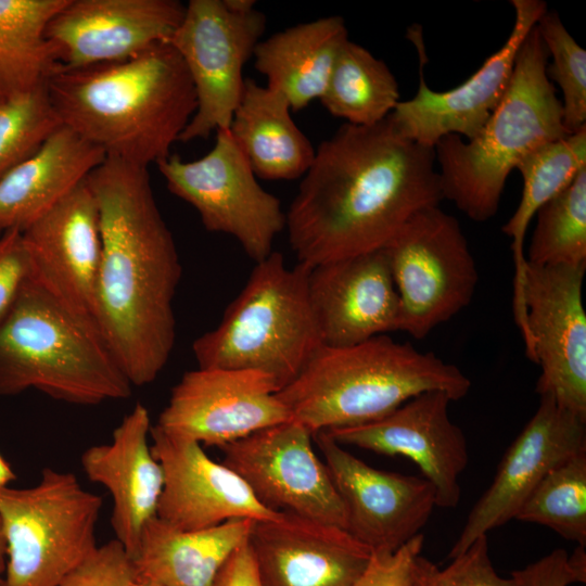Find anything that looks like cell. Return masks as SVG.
Instances as JSON below:
<instances>
[{
  "label": "cell",
  "mask_w": 586,
  "mask_h": 586,
  "mask_svg": "<svg viewBox=\"0 0 586 586\" xmlns=\"http://www.w3.org/2000/svg\"><path fill=\"white\" fill-rule=\"evenodd\" d=\"M442 201L434 149L390 117L344 124L316 149L285 228L298 263L313 267L384 247L412 215Z\"/></svg>",
  "instance_id": "obj_1"
},
{
  "label": "cell",
  "mask_w": 586,
  "mask_h": 586,
  "mask_svg": "<svg viewBox=\"0 0 586 586\" xmlns=\"http://www.w3.org/2000/svg\"><path fill=\"white\" fill-rule=\"evenodd\" d=\"M99 209L93 318L131 385L153 382L176 339L182 268L148 167L105 157L86 178Z\"/></svg>",
  "instance_id": "obj_2"
},
{
  "label": "cell",
  "mask_w": 586,
  "mask_h": 586,
  "mask_svg": "<svg viewBox=\"0 0 586 586\" xmlns=\"http://www.w3.org/2000/svg\"><path fill=\"white\" fill-rule=\"evenodd\" d=\"M46 88L62 125L106 157L144 167L171 154L196 110L189 73L168 42L120 62L59 68Z\"/></svg>",
  "instance_id": "obj_3"
},
{
  "label": "cell",
  "mask_w": 586,
  "mask_h": 586,
  "mask_svg": "<svg viewBox=\"0 0 586 586\" xmlns=\"http://www.w3.org/2000/svg\"><path fill=\"white\" fill-rule=\"evenodd\" d=\"M470 388L457 366L382 334L349 346L322 345L277 394L291 420L315 434L379 420L424 392L441 391L454 402Z\"/></svg>",
  "instance_id": "obj_4"
},
{
  "label": "cell",
  "mask_w": 586,
  "mask_h": 586,
  "mask_svg": "<svg viewBox=\"0 0 586 586\" xmlns=\"http://www.w3.org/2000/svg\"><path fill=\"white\" fill-rule=\"evenodd\" d=\"M131 387L93 317L72 308L33 273L0 323V396L36 390L94 406L127 399Z\"/></svg>",
  "instance_id": "obj_5"
},
{
  "label": "cell",
  "mask_w": 586,
  "mask_h": 586,
  "mask_svg": "<svg viewBox=\"0 0 586 586\" xmlns=\"http://www.w3.org/2000/svg\"><path fill=\"white\" fill-rule=\"evenodd\" d=\"M548 54L536 25L524 38L508 88L482 129L434 146L443 200L484 222L498 211L507 178L536 148L566 135L561 100L546 74Z\"/></svg>",
  "instance_id": "obj_6"
},
{
  "label": "cell",
  "mask_w": 586,
  "mask_h": 586,
  "mask_svg": "<svg viewBox=\"0 0 586 586\" xmlns=\"http://www.w3.org/2000/svg\"><path fill=\"white\" fill-rule=\"evenodd\" d=\"M310 268H290L278 252L256 263L218 326L193 342L199 368L263 371L279 391L291 383L323 345L309 297Z\"/></svg>",
  "instance_id": "obj_7"
},
{
  "label": "cell",
  "mask_w": 586,
  "mask_h": 586,
  "mask_svg": "<svg viewBox=\"0 0 586 586\" xmlns=\"http://www.w3.org/2000/svg\"><path fill=\"white\" fill-rule=\"evenodd\" d=\"M101 496L75 474L52 468L34 486L0 487L7 545L2 586H56L98 547Z\"/></svg>",
  "instance_id": "obj_8"
},
{
  "label": "cell",
  "mask_w": 586,
  "mask_h": 586,
  "mask_svg": "<svg viewBox=\"0 0 586 586\" xmlns=\"http://www.w3.org/2000/svg\"><path fill=\"white\" fill-rule=\"evenodd\" d=\"M383 249L399 300L397 330L424 339L471 303L477 268L459 221L440 205L412 215Z\"/></svg>",
  "instance_id": "obj_9"
},
{
  "label": "cell",
  "mask_w": 586,
  "mask_h": 586,
  "mask_svg": "<svg viewBox=\"0 0 586 586\" xmlns=\"http://www.w3.org/2000/svg\"><path fill=\"white\" fill-rule=\"evenodd\" d=\"M215 135L214 146L201 158L170 154L156 166L167 189L199 213L207 231L233 237L258 263L285 228V213L280 200L258 183L228 129Z\"/></svg>",
  "instance_id": "obj_10"
},
{
  "label": "cell",
  "mask_w": 586,
  "mask_h": 586,
  "mask_svg": "<svg viewBox=\"0 0 586 586\" xmlns=\"http://www.w3.org/2000/svg\"><path fill=\"white\" fill-rule=\"evenodd\" d=\"M256 9L240 12L225 0H190L168 43L180 55L192 81L196 110L179 141L206 139L228 129L240 103L243 68L266 29Z\"/></svg>",
  "instance_id": "obj_11"
},
{
  "label": "cell",
  "mask_w": 586,
  "mask_h": 586,
  "mask_svg": "<svg viewBox=\"0 0 586 586\" xmlns=\"http://www.w3.org/2000/svg\"><path fill=\"white\" fill-rule=\"evenodd\" d=\"M586 264L537 266L526 262L523 303L530 336L525 355L540 368L539 396L586 419Z\"/></svg>",
  "instance_id": "obj_12"
},
{
  "label": "cell",
  "mask_w": 586,
  "mask_h": 586,
  "mask_svg": "<svg viewBox=\"0 0 586 586\" xmlns=\"http://www.w3.org/2000/svg\"><path fill=\"white\" fill-rule=\"evenodd\" d=\"M305 425L289 420L219 448L222 463L265 507L346 530L343 501Z\"/></svg>",
  "instance_id": "obj_13"
},
{
  "label": "cell",
  "mask_w": 586,
  "mask_h": 586,
  "mask_svg": "<svg viewBox=\"0 0 586 586\" xmlns=\"http://www.w3.org/2000/svg\"><path fill=\"white\" fill-rule=\"evenodd\" d=\"M278 391L275 379L263 371L198 367L173 387L155 426L201 445L221 447L291 420Z\"/></svg>",
  "instance_id": "obj_14"
},
{
  "label": "cell",
  "mask_w": 586,
  "mask_h": 586,
  "mask_svg": "<svg viewBox=\"0 0 586 586\" xmlns=\"http://www.w3.org/2000/svg\"><path fill=\"white\" fill-rule=\"evenodd\" d=\"M511 4L515 18L506 42L470 78L447 91H433L426 85L422 34L409 29L419 54V89L410 100L399 101L388 115L405 137L434 149L444 136L458 135L469 140L482 129L508 88L524 38L547 11L546 2L540 0H512Z\"/></svg>",
  "instance_id": "obj_15"
},
{
  "label": "cell",
  "mask_w": 586,
  "mask_h": 586,
  "mask_svg": "<svg viewBox=\"0 0 586 586\" xmlns=\"http://www.w3.org/2000/svg\"><path fill=\"white\" fill-rule=\"evenodd\" d=\"M313 436L343 501L351 535L372 552H394L421 533L436 507L426 479L375 469L324 431Z\"/></svg>",
  "instance_id": "obj_16"
},
{
  "label": "cell",
  "mask_w": 586,
  "mask_h": 586,
  "mask_svg": "<svg viewBox=\"0 0 586 586\" xmlns=\"http://www.w3.org/2000/svg\"><path fill=\"white\" fill-rule=\"evenodd\" d=\"M586 448V419L560 407L549 395L506 450L489 487L479 498L448 558L459 556L517 513L544 476Z\"/></svg>",
  "instance_id": "obj_17"
},
{
  "label": "cell",
  "mask_w": 586,
  "mask_h": 586,
  "mask_svg": "<svg viewBox=\"0 0 586 586\" xmlns=\"http://www.w3.org/2000/svg\"><path fill=\"white\" fill-rule=\"evenodd\" d=\"M184 11L177 0H66L46 37L60 68L120 62L168 42Z\"/></svg>",
  "instance_id": "obj_18"
},
{
  "label": "cell",
  "mask_w": 586,
  "mask_h": 586,
  "mask_svg": "<svg viewBox=\"0 0 586 586\" xmlns=\"http://www.w3.org/2000/svg\"><path fill=\"white\" fill-rule=\"evenodd\" d=\"M450 402L446 393L429 391L379 420L324 432L341 445L409 458L433 485L436 507L455 508L469 450L462 430L449 418Z\"/></svg>",
  "instance_id": "obj_19"
},
{
  "label": "cell",
  "mask_w": 586,
  "mask_h": 586,
  "mask_svg": "<svg viewBox=\"0 0 586 586\" xmlns=\"http://www.w3.org/2000/svg\"><path fill=\"white\" fill-rule=\"evenodd\" d=\"M152 453L164 472L156 517L168 525L196 531L232 519L273 520L281 512L265 507L247 484L201 444L151 429Z\"/></svg>",
  "instance_id": "obj_20"
},
{
  "label": "cell",
  "mask_w": 586,
  "mask_h": 586,
  "mask_svg": "<svg viewBox=\"0 0 586 586\" xmlns=\"http://www.w3.org/2000/svg\"><path fill=\"white\" fill-rule=\"evenodd\" d=\"M247 544L262 586H353L372 555L346 530L288 512L254 521Z\"/></svg>",
  "instance_id": "obj_21"
},
{
  "label": "cell",
  "mask_w": 586,
  "mask_h": 586,
  "mask_svg": "<svg viewBox=\"0 0 586 586\" xmlns=\"http://www.w3.org/2000/svg\"><path fill=\"white\" fill-rule=\"evenodd\" d=\"M308 290L323 345L349 346L397 330L399 300L383 247L313 266Z\"/></svg>",
  "instance_id": "obj_22"
},
{
  "label": "cell",
  "mask_w": 586,
  "mask_h": 586,
  "mask_svg": "<svg viewBox=\"0 0 586 586\" xmlns=\"http://www.w3.org/2000/svg\"><path fill=\"white\" fill-rule=\"evenodd\" d=\"M22 233L34 277L72 308L93 317L101 231L98 203L86 179Z\"/></svg>",
  "instance_id": "obj_23"
},
{
  "label": "cell",
  "mask_w": 586,
  "mask_h": 586,
  "mask_svg": "<svg viewBox=\"0 0 586 586\" xmlns=\"http://www.w3.org/2000/svg\"><path fill=\"white\" fill-rule=\"evenodd\" d=\"M151 429L149 411L138 403L113 431L110 444L91 446L80 457L87 477L112 496L115 539L130 558L145 525L156 517L164 486L163 469L149 444Z\"/></svg>",
  "instance_id": "obj_24"
},
{
  "label": "cell",
  "mask_w": 586,
  "mask_h": 586,
  "mask_svg": "<svg viewBox=\"0 0 586 586\" xmlns=\"http://www.w3.org/2000/svg\"><path fill=\"white\" fill-rule=\"evenodd\" d=\"M105 157L100 148L61 125L36 153L0 180V228L23 231Z\"/></svg>",
  "instance_id": "obj_25"
},
{
  "label": "cell",
  "mask_w": 586,
  "mask_h": 586,
  "mask_svg": "<svg viewBox=\"0 0 586 586\" xmlns=\"http://www.w3.org/2000/svg\"><path fill=\"white\" fill-rule=\"evenodd\" d=\"M253 522L232 519L183 531L155 517L145 525L131 558L136 579L158 586H213L221 566L247 539Z\"/></svg>",
  "instance_id": "obj_26"
},
{
  "label": "cell",
  "mask_w": 586,
  "mask_h": 586,
  "mask_svg": "<svg viewBox=\"0 0 586 586\" xmlns=\"http://www.w3.org/2000/svg\"><path fill=\"white\" fill-rule=\"evenodd\" d=\"M347 40L341 16L300 23L262 39L254 51V67L268 89L283 97L292 111H300L320 100Z\"/></svg>",
  "instance_id": "obj_27"
},
{
  "label": "cell",
  "mask_w": 586,
  "mask_h": 586,
  "mask_svg": "<svg viewBox=\"0 0 586 586\" xmlns=\"http://www.w3.org/2000/svg\"><path fill=\"white\" fill-rule=\"evenodd\" d=\"M291 112L279 93L245 78L228 131L256 177L295 180L311 165L316 149Z\"/></svg>",
  "instance_id": "obj_28"
},
{
  "label": "cell",
  "mask_w": 586,
  "mask_h": 586,
  "mask_svg": "<svg viewBox=\"0 0 586 586\" xmlns=\"http://www.w3.org/2000/svg\"><path fill=\"white\" fill-rule=\"evenodd\" d=\"M585 168L586 127L536 148L515 167L522 176L523 190L519 205L502 227V232L511 240L514 266L512 309L521 336L527 334L526 310L522 295L527 227L537 211L569 187Z\"/></svg>",
  "instance_id": "obj_29"
},
{
  "label": "cell",
  "mask_w": 586,
  "mask_h": 586,
  "mask_svg": "<svg viewBox=\"0 0 586 586\" xmlns=\"http://www.w3.org/2000/svg\"><path fill=\"white\" fill-rule=\"evenodd\" d=\"M66 0H0V97L9 99L46 85L60 68L46 37Z\"/></svg>",
  "instance_id": "obj_30"
},
{
  "label": "cell",
  "mask_w": 586,
  "mask_h": 586,
  "mask_svg": "<svg viewBox=\"0 0 586 586\" xmlns=\"http://www.w3.org/2000/svg\"><path fill=\"white\" fill-rule=\"evenodd\" d=\"M320 101L345 124L372 126L388 117L400 100L397 80L387 65L348 39Z\"/></svg>",
  "instance_id": "obj_31"
},
{
  "label": "cell",
  "mask_w": 586,
  "mask_h": 586,
  "mask_svg": "<svg viewBox=\"0 0 586 586\" xmlns=\"http://www.w3.org/2000/svg\"><path fill=\"white\" fill-rule=\"evenodd\" d=\"M514 520L547 526L586 547V448L552 468Z\"/></svg>",
  "instance_id": "obj_32"
},
{
  "label": "cell",
  "mask_w": 586,
  "mask_h": 586,
  "mask_svg": "<svg viewBox=\"0 0 586 586\" xmlns=\"http://www.w3.org/2000/svg\"><path fill=\"white\" fill-rule=\"evenodd\" d=\"M525 253L532 265L586 264V168L535 214Z\"/></svg>",
  "instance_id": "obj_33"
},
{
  "label": "cell",
  "mask_w": 586,
  "mask_h": 586,
  "mask_svg": "<svg viewBox=\"0 0 586 586\" xmlns=\"http://www.w3.org/2000/svg\"><path fill=\"white\" fill-rule=\"evenodd\" d=\"M62 125L46 85L0 101V180Z\"/></svg>",
  "instance_id": "obj_34"
},
{
  "label": "cell",
  "mask_w": 586,
  "mask_h": 586,
  "mask_svg": "<svg viewBox=\"0 0 586 586\" xmlns=\"http://www.w3.org/2000/svg\"><path fill=\"white\" fill-rule=\"evenodd\" d=\"M536 28L552 59L546 67L547 77L562 92L564 128L574 133L586 127V51L570 35L557 12L547 10Z\"/></svg>",
  "instance_id": "obj_35"
},
{
  "label": "cell",
  "mask_w": 586,
  "mask_h": 586,
  "mask_svg": "<svg viewBox=\"0 0 586 586\" xmlns=\"http://www.w3.org/2000/svg\"><path fill=\"white\" fill-rule=\"evenodd\" d=\"M407 586H517L514 579L501 577L489 557L487 535L479 537L470 547L444 569L418 555L413 561Z\"/></svg>",
  "instance_id": "obj_36"
},
{
  "label": "cell",
  "mask_w": 586,
  "mask_h": 586,
  "mask_svg": "<svg viewBox=\"0 0 586 586\" xmlns=\"http://www.w3.org/2000/svg\"><path fill=\"white\" fill-rule=\"evenodd\" d=\"M136 579L132 559L116 539L98 546L56 586H129Z\"/></svg>",
  "instance_id": "obj_37"
},
{
  "label": "cell",
  "mask_w": 586,
  "mask_h": 586,
  "mask_svg": "<svg viewBox=\"0 0 586 586\" xmlns=\"http://www.w3.org/2000/svg\"><path fill=\"white\" fill-rule=\"evenodd\" d=\"M33 273V257L22 231L4 230L0 235V323L13 308Z\"/></svg>",
  "instance_id": "obj_38"
},
{
  "label": "cell",
  "mask_w": 586,
  "mask_h": 586,
  "mask_svg": "<svg viewBox=\"0 0 586 586\" xmlns=\"http://www.w3.org/2000/svg\"><path fill=\"white\" fill-rule=\"evenodd\" d=\"M517 586H569L586 581L585 546L575 548L572 555L555 549L539 560L510 575Z\"/></svg>",
  "instance_id": "obj_39"
},
{
  "label": "cell",
  "mask_w": 586,
  "mask_h": 586,
  "mask_svg": "<svg viewBox=\"0 0 586 586\" xmlns=\"http://www.w3.org/2000/svg\"><path fill=\"white\" fill-rule=\"evenodd\" d=\"M424 543L420 533L394 552L374 551L353 586H407L413 561Z\"/></svg>",
  "instance_id": "obj_40"
},
{
  "label": "cell",
  "mask_w": 586,
  "mask_h": 586,
  "mask_svg": "<svg viewBox=\"0 0 586 586\" xmlns=\"http://www.w3.org/2000/svg\"><path fill=\"white\" fill-rule=\"evenodd\" d=\"M213 586H262L247 539L221 566Z\"/></svg>",
  "instance_id": "obj_41"
},
{
  "label": "cell",
  "mask_w": 586,
  "mask_h": 586,
  "mask_svg": "<svg viewBox=\"0 0 586 586\" xmlns=\"http://www.w3.org/2000/svg\"><path fill=\"white\" fill-rule=\"evenodd\" d=\"M16 479V474L12 470L11 466L0 455V487L10 486V484Z\"/></svg>",
  "instance_id": "obj_42"
},
{
  "label": "cell",
  "mask_w": 586,
  "mask_h": 586,
  "mask_svg": "<svg viewBox=\"0 0 586 586\" xmlns=\"http://www.w3.org/2000/svg\"><path fill=\"white\" fill-rule=\"evenodd\" d=\"M5 564H7V545H5V539H4V535H3L1 523H0V586H2L3 584Z\"/></svg>",
  "instance_id": "obj_43"
},
{
  "label": "cell",
  "mask_w": 586,
  "mask_h": 586,
  "mask_svg": "<svg viewBox=\"0 0 586 586\" xmlns=\"http://www.w3.org/2000/svg\"><path fill=\"white\" fill-rule=\"evenodd\" d=\"M129 586H158V585L140 581V579H135Z\"/></svg>",
  "instance_id": "obj_44"
},
{
  "label": "cell",
  "mask_w": 586,
  "mask_h": 586,
  "mask_svg": "<svg viewBox=\"0 0 586 586\" xmlns=\"http://www.w3.org/2000/svg\"><path fill=\"white\" fill-rule=\"evenodd\" d=\"M2 232H3V230L0 228V235H1Z\"/></svg>",
  "instance_id": "obj_45"
},
{
  "label": "cell",
  "mask_w": 586,
  "mask_h": 586,
  "mask_svg": "<svg viewBox=\"0 0 586 586\" xmlns=\"http://www.w3.org/2000/svg\"><path fill=\"white\" fill-rule=\"evenodd\" d=\"M1 100H2V99H1V97H0V101H1Z\"/></svg>",
  "instance_id": "obj_46"
}]
</instances>
